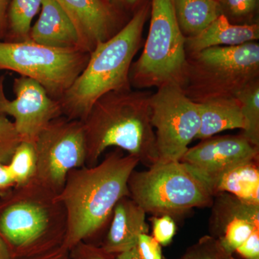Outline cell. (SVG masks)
I'll list each match as a JSON object with an SVG mask.
<instances>
[{
  "mask_svg": "<svg viewBox=\"0 0 259 259\" xmlns=\"http://www.w3.org/2000/svg\"><path fill=\"white\" fill-rule=\"evenodd\" d=\"M139 160L121 149L107 153L96 166L71 170L58 199L67 214L62 246L69 250L80 242L93 243L110 224L114 207L129 197L127 182Z\"/></svg>",
  "mask_w": 259,
  "mask_h": 259,
  "instance_id": "obj_1",
  "label": "cell"
},
{
  "mask_svg": "<svg viewBox=\"0 0 259 259\" xmlns=\"http://www.w3.org/2000/svg\"><path fill=\"white\" fill-rule=\"evenodd\" d=\"M146 91H113L100 97L83 121L86 166H96L105 150L117 147L150 167L158 162Z\"/></svg>",
  "mask_w": 259,
  "mask_h": 259,
  "instance_id": "obj_2",
  "label": "cell"
},
{
  "mask_svg": "<svg viewBox=\"0 0 259 259\" xmlns=\"http://www.w3.org/2000/svg\"><path fill=\"white\" fill-rule=\"evenodd\" d=\"M57 195L34 179L0 194V235L13 258L62 246L67 214Z\"/></svg>",
  "mask_w": 259,
  "mask_h": 259,
  "instance_id": "obj_3",
  "label": "cell"
},
{
  "mask_svg": "<svg viewBox=\"0 0 259 259\" xmlns=\"http://www.w3.org/2000/svg\"><path fill=\"white\" fill-rule=\"evenodd\" d=\"M151 6L145 3L120 31L97 44L86 68L59 100L63 115L83 122L100 97L113 91L132 90L130 71L143 46V31Z\"/></svg>",
  "mask_w": 259,
  "mask_h": 259,
  "instance_id": "obj_4",
  "label": "cell"
},
{
  "mask_svg": "<svg viewBox=\"0 0 259 259\" xmlns=\"http://www.w3.org/2000/svg\"><path fill=\"white\" fill-rule=\"evenodd\" d=\"M259 79V44L208 48L187 54L182 90L195 103L235 97Z\"/></svg>",
  "mask_w": 259,
  "mask_h": 259,
  "instance_id": "obj_5",
  "label": "cell"
},
{
  "mask_svg": "<svg viewBox=\"0 0 259 259\" xmlns=\"http://www.w3.org/2000/svg\"><path fill=\"white\" fill-rule=\"evenodd\" d=\"M129 197L146 213L180 218L194 208L210 207L213 196L203 182L182 161L156 163L131 173Z\"/></svg>",
  "mask_w": 259,
  "mask_h": 259,
  "instance_id": "obj_6",
  "label": "cell"
},
{
  "mask_svg": "<svg viewBox=\"0 0 259 259\" xmlns=\"http://www.w3.org/2000/svg\"><path fill=\"white\" fill-rule=\"evenodd\" d=\"M151 13L144 50L130 71L131 87L182 88L187 69L186 38L177 23L173 0H152Z\"/></svg>",
  "mask_w": 259,
  "mask_h": 259,
  "instance_id": "obj_7",
  "label": "cell"
},
{
  "mask_svg": "<svg viewBox=\"0 0 259 259\" xmlns=\"http://www.w3.org/2000/svg\"><path fill=\"white\" fill-rule=\"evenodd\" d=\"M90 57V53L81 49H56L31 40H0V71L35 80L57 101L86 68Z\"/></svg>",
  "mask_w": 259,
  "mask_h": 259,
  "instance_id": "obj_8",
  "label": "cell"
},
{
  "mask_svg": "<svg viewBox=\"0 0 259 259\" xmlns=\"http://www.w3.org/2000/svg\"><path fill=\"white\" fill-rule=\"evenodd\" d=\"M36 170L33 179L59 194L71 170L86 166L84 129L81 121L62 115L54 119L34 142Z\"/></svg>",
  "mask_w": 259,
  "mask_h": 259,
  "instance_id": "obj_9",
  "label": "cell"
},
{
  "mask_svg": "<svg viewBox=\"0 0 259 259\" xmlns=\"http://www.w3.org/2000/svg\"><path fill=\"white\" fill-rule=\"evenodd\" d=\"M151 109L157 163L180 161L200 128L198 104L180 87L166 85L151 95Z\"/></svg>",
  "mask_w": 259,
  "mask_h": 259,
  "instance_id": "obj_10",
  "label": "cell"
},
{
  "mask_svg": "<svg viewBox=\"0 0 259 259\" xmlns=\"http://www.w3.org/2000/svg\"><path fill=\"white\" fill-rule=\"evenodd\" d=\"M4 81L5 76H0V115L13 117L22 141L34 144L51 120L63 115L60 105L49 97L40 83L22 76L13 81L15 100H8Z\"/></svg>",
  "mask_w": 259,
  "mask_h": 259,
  "instance_id": "obj_11",
  "label": "cell"
},
{
  "mask_svg": "<svg viewBox=\"0 0 259 259\" xmlns=\"http://www.w3.org/2000/svg\"><path fill=\"white\" fill-rule=\"evenodd\" d=\"M259 148L241 134L212 136L189 148L180 161L198 175H216L245 162L258 161Z\"/></svg>",
  "mask_w": 259,
  "mask_h": 259,
  "instance_id": "obj_12",
  "label": "cell"
},
{
  "mask_svg": "<svg viewBox=\"0 0 259 259\" xmlns=\"http://www.w3.org/2000/svg\"><path fill=\"white\" fill-rule=\"evenodd\" d=\"M74 24L81 47L93 52L97 44L116 35L127 23L125 13L107 0H56Z\"/></svg>",
  "mask_w": 259,
  "mask_h": 259,
  "instance_id": "obj_13",
  "label": "cell"
},
{
  "mask_svg": "<svg viewBox=\"0 0 259 259\" xmlns=\"http://www.w3.org/2000/svg\"><path fill=\"white\" fill-rule=\"evenodd\" d=\"M209 218V236L220 241L233 255L237 248L259 228V204L245 203L235 196L220 193L213 197Z\"/></svg>",
  "mask_w": 259,
  "mask_h": 259,
  "instance_id": "obj_14",
  "label": "cell"
},
{
  "mask_svg": "<svg viewBox=\"0 0 259 259\" xmlns=\"http://www.w3.org/2000/svg\"><path fill=\"white\" fill-rule=\"evenodd\" d=\"M146 217L144 209L134 199L122 197L114 207L108 231L100 246L113 256L132 249L140 235L149 231Z\"/></svg>",
  "mask_w": 259,
  "mask_h": 259,
  "instance_id": "obj_15",
  "label": "cell"
},
{
  "mask_svg": "<svg viewBox=\"0 0 259 259\" xmlns=\"http://www.w3.org/2000/svg\"><path fill=\"white\" fill-rule=\"evenodd\" d=\"M29 38L44 47L83 50L74 24L56 0L42 1L40 16L31 27Z\"/></svg>",
  "mask_w": 259,
  "mask_h": 259,
  "instance_id": "obj_16",
  "label": "cell"
},
{
  "mask_svg": "<svg viewBox=\"0 0 259 259\" xmlns=\"http://www.w3.org/2000/svg\"><path fill=\"white\" fill-rule=\"evenodd\" d=\"M197 175L213 197L228 193L245 203L259 204L258 161L245 162L216 175Z\"/></svg>",
  "mask_w": 259,
  "mask_h": 259,
  "instance_id": "obj_17",
  "label": "cell"
},
{
  "mask_svg": "<svg viewBox=\"0 0 259 259\" xmlns=\"http://www.w3.org/2000/svg\"><path fill=\"white\" fill-rule=\"evenodd\" d=\"M259 39L258 23L249 25L231 23L223 15L196 37L186 38L187 54L215 47H237Z\"/></svg>",
  "mask_w": 259,
  "mask_h": 259,
  "instance_id": "obj_18",
  "label": "cell"
},
{
  "mask_svg": "<svg viewBox=\"0 0 259 259\" xmlns=\"http://www.w3.org/2000/svg\"><path fill=\"white\" fill-rule=\"evenodd\" d=\"M198 105L201 125L196 139H208L228 130L245 129L241 103L236 97L212 99Z\"/></svg>",
  "mask_w": 259,
  "mask_h": 259,
  "instance_id": "obj_19",
  "label": "cell"
},
{
  "mask_svg": "<svg viewBox=\"0 0 259 259\" xmlns=\"http://www.w3.org/2000/svg\"><path fill=\"white\" fill-rule=\"evenodd\" d=\"M177 23L185 38L198 35L221 15L218 0H173Z\"/></svg>",
  "mask_w": 259,
  "mask_h": 259,
  "instance_id": "obj_20",
  "label": "cell"
},
{
  "mask_svg": "<svg viewBox=\"0 0 259 259\" xmlns=\"http://www.w3.org/2000/svg\"><path fill=\"white\" fill-rule=\"evenodd\" d=\"M44 0H10L4 41L30 40L32 20L41 8Z\"/></svg>",
  "mask_w": 259,
  "mask_h": 259,
  "instance_id": "obj_21",
  "label": "cell"
},
{
  "mask_svg": "<svg viewBox=\"0 0 259 259\" xmlns=\"http://www.w3.org/2000/svg\"><path fill=\"white\" fill-rule=\"evenodd\" d=\"M241 105L245 129L241 134L259 148V79L254 80L236 94Z\"/></svg>",
  "mask_w": 259,
  "mask_h": 259,
  "instance_id": "obj_22",
  "label": "cell"
},
{
  "mask_svg": "<svg viewBox=\"0 0 259 259\" xmlns=\"http://www.w3.org/2000/svg\"><path fill=\"white\" fill-rule=\"evenodd\" d=\"M15 185H21L33 179L36 170V153L33 143L21 141L8 164Z\"/></svg>",
  "mask_w": 259,
  "mask_h": 259,
  "instance_id": "obj_23",
  "label": "cell"
},
{
  "mask_svg": "<svg viewBox=\"0 0 259 259\" xmlns=\"http://www.w3.org/2000/svg\"><path fill=\"white\" fill-rule=\"evenodd\" d=\"M219 3L223 15L231 23L249 25L258 12L259 0H219Z\"/></svg>",
  "mask_w": 259,
  "mask_h": 259,
  "instance_id": "obj_24",
  "label": "cell"
},
{
  "mask_svg": "<svg viewBox=\"0 0 259 259\" xmlns=\"http://www.w3.org/2000/svg\"><path fill=\"white\" fill-rule=\"evenodd\" d=\"M214 237L207 235L187 248L183 255L177 259H233Z\"/></svg>",
  "mask_w": 259,
  "mask_h": 259,
  "instance_id": "obj_25",
  "label": "cell"
},
{
  "mask_svg": "<svg viewBox=\"0 0 259 259\" xmlns=\"http://www.w3.org/2000/svg\"><path fill=\"white\" fill-rule=\"evenodd\" d=\"M22 140L14 122L0 115V163L8 165Z\"/></svg>",
  "mask_w": 259,
  "mask_h": 259,
  "instance_id": "obj_26",
  "label": "cell"
},
{
  "mask_svg": "<svg viewBox=\"0 0 259 259\" xmlns=\"http://www.w3.org/2000/svg\"><path fill=\"white\" fill-rule=\"evenodd\" d=\"M152 223L153 237L161 246L171 244L174 237L177 234V227L175 219L171 216H153Z\"/></svg>",
  "mask_w": 259,
  "mask_h": 259,
  "instance_id": "obj_27",
  "label": "cell"
},
{
  "mask_svg": "<svg viewBox=\"0 0 259 259\" xmlns=\"http://www.w3.org/2000/svg\"><path fill=\"white\" fill-rule=\"evenodd\" d=\"M72 259H114L113 255L106 253L100 245L80 242L69 250Z\"/></svg>",
  "mask_w": 259,
  "mask_h": 259,
  "instance_id": "obj_28",
  "label": "cell"
},
{
  "mask_svg": "<svg viewBox=\"0 0 259 259\" xmlns=\"http://www.w3.org/2000/svg\"><path fill=\"white\" fill-rule=\"evenodd\" d=\"M136 249L142 259H164L161 245L148 233L140 235Z\"/></svg>",
  "mask_w": 259,
  "mask_h": 259,
  "instance_id": "obj_29",
  "label": "cell"
},
{
  "mask_svg": "<svg viewBox=\"0 0 259 259\" xmlns=\"http://www.w3.org/2000/svg\"><path fill=\"white\" fill-rule=\"evenodd\" d=\"M236 252L243 259H259V228L253 231Z\"/></svg>",
  "mask_w": 259,
  "mask_h": 259,
  "instance_id": "obj_30",
  "label": "cell"
},
{
  "mask_svg": "<svg viewBox=\"0 0 259 259\" xmlns=\"http://www.w3.org/2000/svg\"><path fill=\"white\" fill-rule=\"evenodd\" d=\"M14 186L15 181L10 174L8 165L0 163V194L9 190Z\"/></svg>",
  "mask_w": 259,
  "mask_h": 259,
  "instance_id": "obj_31",
  "label": "cell"
},
{
  "mask_svg": "<svg viewBox=\"0 0 259 259\" xmlns=\"http://www.w3.org/2000/svg\"><path fill=\"white\" fill-rule=\"evenodd\" d=\"M13 259H72L70 256L69 250L59 248L57 249L51 250L44 254L32 255V256L22 257Z\"/></svg>",
  "mask_w": 259,
  "mask_h": 259,
  "instance_id": "obj_32",
  "label": "cell"
},
{
  "mask_svg": "<svg viewBox=\"0 0 259 259\" xmlns=\"http://www.w3.org/2000/svg\"><path fill=\"white\" fill-rule=\"evenodd\" d=\"M119 11L125 13L136 9L142 0H107Z\"/></svg>",
  "mask_w": 259,
  "mask_h": 259,
  "instance_id": "obj_33",
  "label": "cell"
},
{
  "mask_svg": "<svg viewBox=\"0 0 259 259\" xmlns=\"http://www.w3.org/2000/svg\"><path fill=\"white\" fill-rule=\"evenodd\" d=\"M9 2L10 0H0V40H4L6 33Z\"/></svg>",
  "mask_w": 259,
  "mask_h": 259,
  "instance_id": "obj_34",
  "label": "cell"
},
{
  "mask_svg": "<svg viewBox=\"0 0 259 259\" xmlns=\"http://www.w3.org/2000/svg\"><path fill=\"white\" fill-rule=\"evenodd\" d=\"M0 259H13L9 246L0 235Z\"/></svg>",
  "mask_w": 259,
  "mask_h": 259,
  "instance_id": "obj_35",
  "label": "cell"
},
{
  "mask_svg": "<svg viewBox=\"0 0 259 259\" xmlns=\"http://www.w3.org/2000/svg\"><path fill=\"white\" fill-rule=\"evenodd\" d=\"M114 259H142L140 256L136 247H134L132 249L127 250V251L122 252L119 254L115 255Z\"/></svg>",
  "mask_w": 259,
  "mask_h": 259,
  "instance_id": "obj_36",
  "label": "cell"
},
{
  "mask_svg": "<svg viewBox=\"0 0 259 259\" xmlns=\"http://www.w3.org/2000/svg\"><path fill=\"white\" fill-rule=\"evenodd\" d=\"M233 259H236V258H234V257L233 256Z\"/></svg>",
  "mask_w": 259,
  "mask_h": 259,
  "instance_id": "obj_37",
  "label": "cell"
},
{
  "mask_svg": "<svg viewBox=\"0 0 259 259\" xmlns=\"http://www.w3.org/2000/svg\"><path fill=\"white\" fill-rule=\"evenodd\" d=\"M218 2H219V0H218Z\"/></svg>",
  "mask_w": 259,
  "mask_h": 259,
  "instance_id": "obj_38",
  "label": "cell"
}]
</instances>
